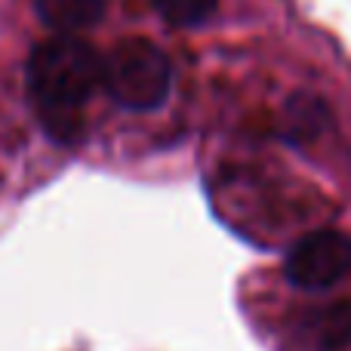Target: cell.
<instances>
[{
    "mask_svg": "<svg viewBox=\"0 0 351 351\" xmlns=\"http://www.w3.org/2000/svg\"><path fill=\"white\" fill-rule=\"evenodd\" d=\"M219 0H154L158 12L176 28H194L204 25L206 19L216 12Z\"/></svg>",
    "mask_w": 351,
    "mask_h": 351,
    "instance_id": "6",
    "label": "cell"
},
{
    "mask_svg": "<svg viewBox=\"0 0 351 351\" xmlns=\"http://www.w3.org/2000/svg\"><path fill=\"white\" fill-rule=\"evenodd\" d=\"M102 84L117 105L130 111H152L170 96L173 68L160 47L133 37L121 40L108 59H102Z\"/></svg>",
    "mask_w": 351,
    "mask_h": 351,
    "instance_id": "2",
    "label": "cell"
},
{
    "mask_svg": "<svg viewBox=\"0 0 351 351\" xmlns=\"http://www.w3.org/2000/svg\"><path fill=\"white\" fill-rule=\"evenodd\" d=\"M311 333H315L317 346L327 351L346 346L351 339V308L348 305H333L327 311H317L311 317Z\"/></svg>",
    "mask_w": 351,
    "mask_h": 351,
    "instance_id": "5",
    "label": "cell"
},
{
    "mask_svg": "<svg viewBox=\"0 0 351 351\" xmlns=\"http://www.w3.org/2000/svg\"><path fill=\"white\" fill-rule=\"evenodd\" d=\"M105 0H37V16L56 34L74 37L102 19Z\"/></svg>",
    "mask_w": 351,
    "mask_h": 351,
    "instance_id": "4",
    "label": "cell"
},
{
    "mask_svg": "<svg viewBox=\"0 0 351 351\" xmlns=\"http://www.w3.org/2000/svg\"><path fill=\"white\" fill-rule=\"evenodd\" d=\"M287 280L305 293H324L351 271V237L342 231H311L293 243L284 262Z\"/></svg>",
    "mask_w": 351,
    "mask_h": 351,
    "instance_id": "3",
    "label": "cell"
},
{
    "mask_svg": "<svg viewBox=\"0 0 351 351\" xmlns=\"http://www.w3.org/2000/svg\"><path fill=\"white\" fill-rule=\"evenodd\" d=\"M102 86V59L77 37H53L28 59V90L43 123L59 139L80 133V108Z\"/></svg>",
    "mask_w": 351,
    "mask_h": 351,
    "instance_id": "1",
    "label": "cell"
}]
</instances>
